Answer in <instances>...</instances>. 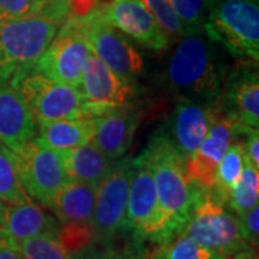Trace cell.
<instances>
[{
  "label": "cell",
  "mask_w": 259,
  "mask_h": 259,
  "mask_svg": "<svg viewBox=\"0 0 259 259\" xmlns=\"http://www.w3.org/2000/svg\"><path fill=\"white\" fill-rule=\"evenodd\" d=\"M22 259H75L61 242L58 232L40 233L16 242Z\"/></svg>",
  "instance_id": "4316f807"
},
{
  "label": "cell",
  "mask_w": 259,
  "mask_h": 259,
  "mask_svg": "<svg viewBox=\"0 0 259 259\" xmlns=\"http://www.w3.org/2000/svg\"><path fill=\"white\" fill-rule=\"evenodd\" d=\"M259 168L252 166L248 157L243 154V168L236 185L229 192L226 206L236 216L242 214L250 207L256 206L259 200Z\"/></svg>",
  "instance_id": "d4e9b609"
},
{
  "label": "cell",
  "mask_w": 259,
  "mask_h": 259,
  "mask_svg": "<svg viewBox=\"0 0 259 259\" xmlns=\"http://www.w3.org/2000/svg\"><path fill=\"white\" fill-rule=\"evenodd\" d=\"M3 202H0V216H2V210H3Z\"/></svg>",
  "instance_id": "d590c367"
},
{
  "label": "cell",
  "mask_w": 259,
  "mask_h": 259,
  "mask_svg": "<svg viewBox=\"0 0 259 259\" xmlns=\"http://www.w3.org/2000/svg\"><path fill=\"white\" fill-rule=\"evenodd\" d=\"M59 156L69 180L88 183L95 187L112 166L111 160L104 156L93 141L61 151Z\"/></svg>",
  "instance_id": "44dd1931"
},
{
  "label": "cell",
  "mask_w": 259,
  "mask_h": 259,
  "mask_svg": "<svg viewBox=\"0 0 259 259\" xmlns=\"http://www.w3.org/2000/svg\"><path fill=\"white\" fill-rule=\"evenodd\" d=\"M93 49L85 37L66 19L54 40L36 62L35 71L68 87H79L83 69Z\"/></svg>",
  "instance_id": "30bf717a"
},
{
  "label": "cell",
  "mask_w": 259,
  "mask_h": 259,
  "mask_svg": "<svg viewBox=\"0 0 259 259\" xmlns=\"http://www.w3.org/2000/svg\"><path fill=\"white\" fill-rule=\"evenodd\" d=\"M10 85L28 105L37 124L88 117L76 88L52 81L35 69L19 76Z\"/></svg>",
  "instance_id": "52a82bcc"
},
{
  "label": "cell",
  "mask_w": 259,
  "mask_h": 259,
  "mask_svg": "<svg viewBox=\"0 0 259 259\" xmlns=\"http://www.w3.org/2000/svg\"><path fill=\"white\" fill-rule=\"evenodd\" d=\"M203 33L246 64L259 61L258 0H216L207 15Z\"/></svg>",
  "instance_id": "3957f363"
},
{
  "label": "cell",
  "mask_w": 259,
  "mask_h": 259,
  "mask_svg": "<svg viewBox=\"0 0 259 259\" xmlns=\"http://www.w3.org/2000/svg\"><path fill=\"white\" fill-rule=\"evenodd\" d=\"M36 120L10 82L0 81V141L13 153L35 137Z\"/></svg>",
  "instance_id": "ac0fdd59"
},
{
  "label": "cell",
  "mask_w": 259,
  "mask_h": 259,
  "mask_svg": "<svg viewBox=\"0 0 259 259\" xmlns=\"http://www.w3.org/2000/svg\"><path fill=\"white\" fill-rule=\"evenodd\" d=\"M228 74L229 68L219 49L203 33L183 36L167 65V81L182 98L213 105Z\"/></svg>",
  "instance_id": "7a4b0ae2"
},
{
  "label": "cell",
  "mask_w": 259,
  "mask_h": 259,
  "mask_svg": "<svg viewBox=\"0 0 259 259\" xmlns=\"http://www.w3.org/2000/svg\"><path fill=\"white\" fill-rule=\"evenodd\" d=\"M13 154L25 192L40 206L49 207L59 189L69 180L59 153L33 137Z\"/></svg>",
  "instance_id": "ba28073f"
},
{
  "label": "cell",
  "mask_w": 259,
  "mask_h": 259,
  "mask_svg": "<svg viewBox=\"0 0 259 259\" xmlns=\"http://www.w3.org/2000/svg\"><path fill=\"white\" fill-rule=\"evenodd\" d=\"M182 232L221 256L250 248L242 239L236 214L209 190L197 202Z\"/></svg>",
  "instance_id": "8992f818"
},
{
  "label": "cell",
  "mask_w": 259,
  "mask_h": 259,
  "mask_svg": "<svg viewBox=\"0 0 259 259\" xmlns=\"http://www.w3.org/2000/svg\"><path fill=\"white\" fill-rule=\"evenodd\" d=\"M0 259H22L16 242L0 232Z\"/></svg>",
  "instance_id": "d6a6232c"
},
{
  "label": "cell",
  "mask_w": 259,
  "mask_h": 259,
  "mask_svg": "<svg viewBox=\"0 0 259 259\" xmlns=\"http://www.w3.org/2000/svg\"><path fill=\"white\" fill-rule=\"evenodd\" d=\"M114 259H140L139 256H136V255H131V253H125V255H118V256H115Z\"/></svg>",
  "instance_id": "e575fe53"
},
{
  "label": "cell",
  "mask_w": 259,
  "mask_h": 259,
  "mask_svg": "<svg viewBox=\"0 0 259 259\" xmlns=\"http://www.w3.org/2000/svg\"><path fill=\"white\" fill-rule=\"evenodd\" d=\"M98 9L111 26L144 48L166 51L170 45V36L141 0H110Z\"/></svg>",
  "instance_id": "4fadbf2b"
},
{
  "label": "cell",
  "mask_w": 259,
  "mask_h": 259,
  "mask_svg": "<svg viewBox=\"0 0 259 259\" xmlns=\"http://www.w3.org/2000/svg\"><path fill=\"white\" fill-rule=\"evenodd\" d=\"M221 259H258V249H253V248H246V249H242L236 253H232L228 256H222Z\"/></svg>",
  "instance_id": "836d02e7"
},
{
  "label": "cell",
  "mask_w": 259,
  "mask_h": 259,
  "mask_svg": "<svg viewBox=\"0 0 259 259\" xmlns=\"http://www.w3.org/2000/svg\"><path fill=\"white\" fill-rule=\"evenodd\" d=\"M216 252L202 246L185 232H180L173 239L161 243L153 259H221Z\"/></svg>",
  "instance_id": "83f0119b"
},
{
  "label": "cell",
  "mask_w": 259,
  "mask_h": 259,
  "mask_svg": "<svg viewBox=\"0 0 259 259\" xmlns=\"http://www.w3.org/2000/svg\"><path fill=\"white\" fill-rule=\"evenodd\" d=\"M93 143L111 161L122 158L133 144L140 124L139 111L128 104L105 110L93 117Z\"/></svg>",
  "instance_id": "9a60e30c"
},
{
  "label": "cell",
  "mask_w": 259,
  "mask_h": 259,
  "mask_svg": "<svg viewBox=\"0 0 259 259\" xmlns=\"http://www.w3.org/2000/svg\"><path fill=\"white\" fill-rule=\"evenodd\" d=\"M83 110L95 117L105 110L128 104L134 95V82L111 71L95 54H91L78 87Z\"/></svg>",
  "instance_id": "7c38bea8"
},
{
  "label": "cell",
  "mask_w": 259,
  "mask_h": 259,
  "mask_svg": "<svg viewBox=\"0 0 259 259\" xmlns=\"http://www.w3.org/2000/svg\"><path fill=\"white\" fill-rule=\"evenodd\" d=\"M93 117L58 120L39 124V139L56 153L93 141Z\"/></svg>",
  "instance_id": "7402d4cb"
},
{
  "label": "cell",
  "mask_w": 259,
  "mask_h": 259,
  "mask_svg": "<svg viewBox=\"0 0 259 259\" xmlns=\"http://www.w3.org/2000/svg\"><path fill=\"white\" fill-rule=\"evenodd\" d=\"M246 140L243 141L245 156L248 157L252 166L259 168V131L258 128H248L245 133Z\"/></svg>",
  "instance_id": "1f68e13d"
},
{
  "label": "cell",
  "mask_w": 259,
  "mask_h": 259,
  "mask_svg": "<svg viewBox=\"0 0 259 259\" xmlns=\"http://www.w3.org/2000/svg\"><path fill=\"white\" fill-rule=\"evenodd\" d=\"M45 16L64 25L71 16L69 0H0V22Z\"/></svg>",
  "instance_id": "603a6c76"
},
{
  "label": "cell",
  "mask_w": 259,
  "mask_h": 259,
  "mask_svg": "<svg viewBox=\"0 0 259 259\" xmlns=\"http://www.w3.org/2000/svg\"><path fill=\"white\" fill-rule=\"evenodd\" d=\"M139 157L151 168L154 177L163 222L158 243L161 245L183 231L196 204L207 190L192 182L186 170L185 157L166 133L154 134Z\"/></svg>",
  "instance_id": "6da1fadb"
},
{
  "label": "cell",
  "mask_w": 259,
  "mask_h": 259,
  "mask_svg": "<svg viewBox=\"0 0 259 259\" xmlns=\"http://www.w3.org/2000/svg\"><path fill=\"white\" fill-rule=\"evenodd\" d=\"M68 20L85 37L95 55L111 71L133 81L144 72L143 56L120 30L111 26L95 6L82 16H69Z\"/></svg>",
  "instance_id": "5b68a950"
},
{
  "label": "cell",
  "mask_w": 259,
  "mask_h": 259,
  "mask_svg": "<svg viewBox=\"0 0 259 259\" xmlns=\"http://www.w3.org/2000/svg\"><path fill=\"white\" fill-rule=\"evenodd\" d=\"M133 166L134 170L125 209V229H128L137 241L160 243L163 222L153 171L140 157L133 158Z\"/></svg>",
  "instance_id": "8fae6325"
},
{
  "label": "cell",
  "mask_w": 259,
  "mask_h": 259,
  "mask_svg": "<svg viewBox=\"0 0 259 259\" xmlns=\"http://www.w3.org/2000/svg\"><path fill=\"white\" fill-rule=\"evenodd\" d=\"M29 199L19 179L15 154L0 141V202L16 204Z\"/></svg>",
  "instance_id": "484cf974"
},
{
  "label": "cell",
  "mask_w": 259,
  "mask_h": 259,
  "mask_svg": "<svg viewBox=\"0 0 259 259\" xmlns=\"http://www.w3.org/2000/svg\"><path fill=\"white\" fill-rule=\"evenodd\" d=\"M235 136L231 121L218 114L200 146L185 160L187 175L200 189L212 190L216 168Z\"/></svg>",
  "instance_id": "2e32d148"
},
{
  "label": "cell",
  "mask_w": 259,
  "mask_h": 259,
  "mask_svg": "<svg viewBox=\"0 0 259 259\" xmlns=\"http://www.w3.org/2000/svg\"><path fill=\"white\" fill-rule=\"evenodd\" d=\"M61 26L45 16L0 22V81L12 82L33 71Z\"/></svg>",
  "instance_id": "277c9868"
},
{
  "label": "cell",
  "mask_w": 259,
  "mask_h": 259,
  "mask_svg": "<svg viewBox=\"0 0 259 259\" xmlns=\"http://www.w3.org/2000/svg\"><path fill=\"white\" fill-rule=\"evenodd\" d=\"M243 154H245L243 143L238 140L232 141L216 168L213 187L209 192L225 204L232 187L236 185L238 179L241 176L243 168Z\"/></svg>",
  "instance_id": "cb8c5ba5"
},
{
  "label": "cell",
  "mask_w": 259,
  "mask_h": 259,
  "mask_svg": "<svg viewBox=\"0 0 259 259\" xmlns=\"http://www.w3.org/2000/svg\"><path fill=\"white\" fill-rule=\"evenodd\" d=\"M216 110L233 125L258 128V72L248 66H241L232 72L229 71L222 93L216 101Z\"/></svg>",
  "instance_id": "5bb4252c"
},
{
  "label": "cell",
  "mask_w": 259,
  "mask_h": 259,
  "mask_svg": "<svg viewBox=\"0 0 259 259\" xmlns=\"http://www.w3.org/2000/svg\"><path fill=\"white\" fill-rule=\"evenodd\" d=\"M95 186L68 180L55 194L49 207L59 225H91L95 207Z\"/></svg>",
  "instance_id": "ffe728a7"
},
{
  "label": "cell",
  "mask_w": 259,
  "mask_h": 259,
  "mask_svg": "<svg viewBox=\"0 0 259 259\" xmlns=\"http://www.w3.org/2000/svg\"><path fill=\"white\" fill-rule=\"evenodd\" d=\"M133 170V158H121L112 163L108 173L97 186L91 226L95 241L102 245L111 243L125 229V209Z\"/></svg>",
  "instance_id": "9c48e42d"
},
{
  "label": "cell",
  "mask_w": 259,
  "mask_h": 259,
  "mask_svg": "<svg viewBox=\"0 0 259 259\" xmlns=\"http://www.w3.org/2000/svg\"><path fill=\"white\" fill-rule=\"evenodd\" d=\"M238 226L243 241L246 245L258 249L259 243V206H253L249 210H246L242 214H238Z\"/></svg>",
  "instance_id": "4dcf8cb0"
},
{
  "label": "cell",
  "mask_w": 259,
  "mask_h": 259,
  "mask_svg": "<svg viewBox=\"0 0 259 259\" xmlns=\"http://www.w3.org/2000/svg\"><path fill=\"white\" fill-rule=\"evenodd\" d=\"M148 12L154 16L158 25L164 29L168 36H186L185 28L179 22V19L171 9L168 0H141Z\"/></svg>",
  "instance_id": "f546056e"
},
{
  "label": "cell",
  "mask_w": 259,
  "mask_h": 259,
  "mask_svg": "<svg viewBox=\"0 0 259 259\" xmlns=\"http://www.w3.org/2000/svg\"><path fill=\"white\" fill-rule=\"evenodd\" d=\"M216 105L180 98L171 115V136H168L179 153L189 158L206 137L214 117Z\"/></svg>",
  "instance_id": "e0dca14e"
},
{
  "label": "cell",
  "mask_w": 259,
  "mask_h": 259,
  "mask_svg": "<svg viewBox=\"0 0 259 259\" xmlns=\"http://www.w3.org/2000/svg\"><path fill=\"white\" fill-rule=\"evenodd\" d=\"M59 222L47 209L32 199L23 203L3 204L0 216V232L12 241L20 242L37 236L40 233L59 231Z\"/></svg>",
  "instance_id": "d6986e66"
},
{
  "label": "cell",
  "mask_w": 259,
  "mask_h": 259,
  "mask_svg": "<svg viewBox=\"0 0 259 259\" xmlns=\"http://www.w3.org/2000/svg\"><path fill=\"white\" fill-rule=\"evenodd\" d=\"M216 0H168L186 35L203 33L207 15Z\"/></svg>",
  "instance_id": "f1b7e54d"
}]
</instances>
